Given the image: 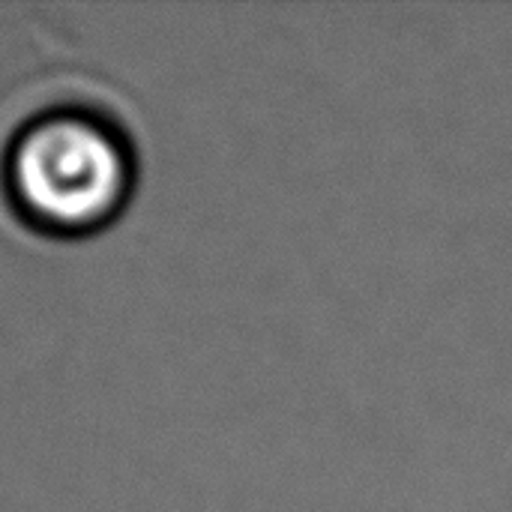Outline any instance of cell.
I'll list each match as a JSON object with an SVG mask.
<instances>
[{"label": "cell", "mask_w": 512, "mask_h": 512, "mask_svg": "<svg viewBox=\"0 0 512 512\" xmlns=\"http://www.w3.org/2000/svg\"><path fill=\"white\" fill-rule=\"evenodd\" d=\"M3 189L42 234L84 237L111 225L135 189L126 132L99 111L60 105L21 123L3 153Z\"/></svg>", "instance_id": "6da1fadb"}]
</instances>
